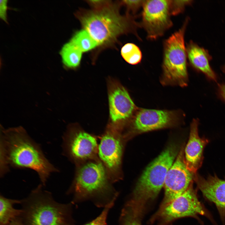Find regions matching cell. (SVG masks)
Listing matches in <instances>:
<instances>
[{
  "instance_id": "9",
  "label": "cell",
  "mask_w": 225,
  "mask_h": 225,
  "mask_svg": "<svg viewBox=\"0 0 225 225\" xmlns=\"http://www.w3.org/2000/svg\"><path fill=\"white\" fill-rule=\"evenodd\" d=\"M62 148L65 155L76 162L97 158V139L84 131L69 129L63 137Z\"/></svg>"
},
{
  "instance_id": "24",
  "label": "cell",
  "mask_w": 225,
  "mask_h": 225,
  "mask_svg": "<svg viewBox=\"0 0 225 225\" xmlns=\"http://www.w3.org/2000/svg\"><path fill=\"white\" fill-rule=\"evenodd\" d=\"M145 0H123L121 3L125 5L128 11L135 12L142 6Z\"/></svg>"
},
{
  "instance_id": "6",
  "label": "cell",
  "mask_w": 225,
  "mask_h": 225,
  "mask_svg": "<svg viewBox=\"0 0 225 225\" xmlns=\"http://www.w3.org/2000/svg\"><path fill=\"white\" fill-rule=\"evenodd\" d=\"M166 40L164 44L161 83L163 85H175L182 87L187 85V52L184 36L188 22Z\"/></svg>"
},
{
  "instance_id": "26",
  "label": "cell",
  "mask_w": 225,
  "mask_h": 225,
  "mask_svg": "<svg viewBox=\"0 0 225 225\" xmlns=\"http://www.w3.org/2000/svg\"><path fill=\"white\" fill-rule=\"evenodd\" d=\"M87 2L95 9L102 8L111 2V1L107 0H89Z\"/></svg>"
},
{
  "instance_id": "15",
  "label": "cell",
  "mask_w": 225,
  "mask_h": 225,
  "mask_svg": "<svg viewBox=\"0 0 225 225\" xmlns=\"http://www.w3.org/2000/svg\"><path fill=\"white\" fill-rule=\"evenodd\" d=\"M198 121L194 119L190 127L189 139L185 150L184 161L188 169L195 174L202 165L203 151L208 140L200 138L198 134Z\"/></svg>"
},
{
  "instance_id": "10",
  "label": "cell",
  "mask_w": 225,
  "mask_h": 225,
  "mask_svg": "<svg viewBox=\"0 0 225 225\" xmlns=\"http://www.w3.org/2000/svg\"><path fill=\"white\" fill-rule=\"evenodd\" d=\"M122 138L116 130L103 134L98 146V154L112 181L119 178L123 151Z\"/></svg>"
},
{
  "instance_id": "12",
  "label": "cell",
  "mask_w": 225,
  "mask_h": 225,
  "mask_svg": "<svg viewBox=\"0 0 225 225\" xmlns=\"http://www.w3.org/2000/svg\"><path fill=\"white\" fill-rule=\"evenodd\" d=\"M179 113L175 111L141 109L134 116L132 131L141 133L172 126L179 120Z\"/></svg>"
},
{
  "instance_id": "18",
  "label": "cell",
  "mask_w": 225,
  "mask_h": 225,
  "mask_svg": "<svg viewBox=\"0 0 225 225\" xmlns=\"http://www.w3.org/2000/svg\"><path fill=\"white\" fill-rule=\"evenodd\" d=\"M60 54L65 66L68 68H74L80 64L82 52L69 41L63 45Z\"/></svg>"
},
{
  "instance_id": "27",
  "label": "cell",
  "mask_w": 225,
  "mask_h": 225,
  "mask_svg": "<svg viewBox=\"0 0 225 225\" xmlns=\"http://www.w3.org/2000/svg\"><path fill=\"white\" fill-rule=\"evenodd\" d=\"M7 225H25L20 217L17 218L11 221Z\"/></svg>"
},
{
  "instance_id": "8",
  "label": "cell",
  "mask_w": 225,
  "mask_h": 225,
  "mask_svg": "<svg viewBox=\"0 0 225 225\" xmlns=\"http://www.w3.org/2000/svg\"><path fill=\"white\" fill-rule=\"evenodd\" d=\"M143 7L141 25L148 38H157L172 26L169 0H145Z\"/></svg>"
},
{
  "instance_id": "13",
  "label": "cell",
  "mask_w": 225,
  "mask_h": 225,
  "mask_svg": "<svg viewBox=\"0 0 225 225\" xmlns=\"http://www.w3.org/2000/svg\"><path fill=\"white\" fill-rule=\"evenodd\" d=\"M109 112L114 124L124 122L134 114L136 106L126 90L121 85L114 84L109 93Z\"/></svg>"
},
{
  "instance_id": "16",
  "label": "cell",
  "mask_w": 225,
  "mask_h": 225,
  "mask_svg": "<svg viewBox=\"0 0 225 225\" xmlns=\"http://www.w3.org/2000/svg\"><path fill=\"white\" fill-rule=\"evenodd\" d=\"M186 52L189 61L193 67L210 79L216 80V75L209 63L211 58L207 50L190 41L187 46Z\"/></svg>"
},
{
  "instance_id": "2",
  "label": "cell",
  "mask_w": 225,
  "mask_h": 225,
  "mask_svg": "<svg viewBox=\"0 0 225 225\" xmlns=\"http://www.w3.org/2000/svg\"><path fill=\"white\" fill-rule=\"evenodd\" d=\"M111 181L105 167L97 158L82 162L71 190L74 201L90 200L98 206L105 207L116 200L118 195Z\"/></svg>"
},
{
  "instance_id": "14",
  "label": "cell",
  "mask_w": 225,
  "mask_h": 225,
  "mask_svg": "<svg viewBox=\"0 0 225 225\" xmlns=\"http://www.w3.org/2000/svg\"><path fill=\"white\" fill-rule=\"evenodd\" d=\"M194 180L207 199L214 203L222 216H225V180L216 175L206 178L195 174Z\"/></svg>"
},
{
  "instance_id": "25",
  "label": "cell",
  "mask_w": 225,
  "mask_h": 225,
  "mask_svg": "<svg viewBox=\"0 0 225 225\" xmlns=\"http://www.w3.org/2000/svg\"><path fill=\"white\" fill-rule=\"evenodd\" d=\"M7 9L8 1L1 0L0 1V18L6 22H7Z\"/></svg>"
},
{
  "instance_id": "5",
  "label": "cell",
  "mask_w": 225,
  "mask_h": 225,
  "mask_svg": "<svg viewBox=\"0 0 225 225\" xmlns=\"http://www.w3.org/2000/svg\"><path fill=\"white\" fill-rule=\"evenodd\" d=\"M177 151L175 146H169L145 169L136 185L132 199L128 203L134 210L142 213L147 203L157 196L164 186Z\"/></svg>"
},
{
  "instance_id": "23",
  "label": "cell",
  "mask_w": 225,
  "mask_h": 225,
  "mask_svg": "<svg viewBox=\"0 0 225 225\" xmlns=\"http://www.w3.org/2000/svg\"><path fill=\"white\" fill-rule=\"evenodd\" d=\"M115 200L106 206L101 214L96 218L84 225H107V219L109 210L113 205Z\"/></svg>"
},
{
  "instance_id": "11",
  "label": "cell",
  "mask_w": 225,
  "mask_h": 225,
  "mask_svg": "<svg viewBox=\"0 0 225 225\" xmlns=\"http://www.w3.org/2000/svg\"><path fill=\"white\" fill-rule=\"evenodd\" d=\"M183 155L182 150L168 172L163 186L165 196L161 207L183 193L192 183L195 174L187 168Z\"/></svg>"
},
{
  "instance_id": "7",
  "label": "cell",
  "mask_w": 225,
  "mask_h": 225,
  "mask_svg": "<svg viewBox=\"0 0 225 225\" xmlns=\"http://www.w3.org/2000/svg\"><path fill=\"white\" fill-rule=\"evenodd\" d=\"M206 215L207 212L199 200L192 183L183 193L161 206L153 218L160 225H165L177 219Z\"/></svg>"
},
{
  "instance_id": "3",
  "label": "cell",
  "mask_w": 225,
  "mask_h": 225,
  "mask_svg": "<svg viewBox=\"0 0 225 225\" xmlns=\"http://www.w3.org/2000/svg\"><path fill=\"white\" fill-rule=\"evenodd\" d=\"M118 8L111 2L99 9L80 12L77 16L84 29L98 45H108L120 35L133 30L136 26L132 17L121 15Z\"/></svg>"
},
{
  "instance_id": "21",
  "label": "cell",
  "mask_w": 225,
  "mask_h": 225,
  "mask_svg": "<svg viewBox=\"0 0 225 225\" xmlns=\"http://www.w3.org/2000/svg\"><path fill=\"white\" fill-rule=\"evenodd\" d=\"M140 216L126 206L123 209L120 217L122 225H141Z\"/></svg>"
},
{
  "instance_id": "29",
  "label": "cell",
  "mask_w": 225,
  "mask_h": 225,
  "mask_svg": "<svg viewBox=\"0 0 225 225\" xmlns=\"http://www.w3.org/2000/svg\"><path fill=\"white\" fill-rule=\"evenodd\" d=\"M222 70L223 72L225 73V65L223 66L222 68Z\"/></svg>"
},
{
  "instance_id": "17",
  "label": "cell",
  "mask_w": 225,
  "mask_h": 225,
  "mask_svg": "<svg viewBox=\"0 0 225 225\" xmlns=\"http://www.w3.org/2000/svg\"><path fill=\"white\" fill-rule=\"evenodd\" d=\"M21 202V200L9 199L0 195V225H7L12 220L20 217L22 210L14 208L13 205Z\"/></svg>"
},
{
  "instance_id": "19",
  "label": "cell",
  "mask_w": 225,
  "mask_h": 225,
  "mask_svg": "<svg viewBox=\"0 0 225 225\" xmlns=\"http://www.w3.org/2000/svg\"><path fill=\"white\" fill-rule=\"evenodd\" d=\"M70 41L82 52L88 51L99 45L88 32L84 29L76 32Z\"/></svg>"
},
{
  "instance_id": "28",
  "label": "cell",
  "mask_w": 225,
  "mask_h": 225,
  "mask_svg": "<svg viewBox=\"0 0 225 225\" xmlns=\"http://www.w3.org/2000/svg\"><path fill=\"white\" fill-rule=\"evenodd\" d=\"M220 94L225 100V84H220L219 86Z\"/></svg>"
},
{
  "instance_id": "20",
  "label": "cell",
  "mask_w": 225,
  "mask_h": 225,
  "mask_svg": "<svg viewBox=\"0 0 225 225\" xmlns=\"http://www.w3.org/2000/svg\"><path fill=\"white\" fill-rule=\"evenodd\" d=\"M121 54L126 62L132 65L138 63L142 58L140 49L132 43H128L124 45L121 48Z\"/></svg>"
},
{
  "instance_id": "22",
  "label": "cell",
  "mask_w": 225,
  "mask_h": 225,
  "mask_svg": "<svg viewBox=\"0 0 225 225\" xmlns=\"http://www.w3.org/2000/svg\"><path fill=\"white\" fill-rule=\"evenodd\" d=\"M192 2V0H169L170 15H176L182 12L186 6L190 4Z\"/></svg>"
},
{
  "instance_id": "4",
  "label": "cell",
  "mask_w": 225,
  "mask_h": 225,
  "mask_svg": "<svg viewBox=\"0 0 225 225\" xmlns=\"http://www.w3.org/2000/svg\"><path fill=\"white\" fill-rule=\"evenodd\" d=\"M42 184L21 200L20 217L25 225H73L70 205L56 202Z\"/></svg>"
},
{
  "instance_id": "1",
  "label": "cell",
  "mask_w": 225,
  "mask_h": 225,
  "mask_svg": "<svg viewBox=\"0 0 225 225\" xmlns=\"http://www.w3.org/2000/svg\"><path fill=\"white\" fill-rule=\"evenodd\" d=\"M10 167L34 171L44 186L51 174L59 171L21 126L0 128V174L4 176Z\"/></svg>"
}]
</instances>
